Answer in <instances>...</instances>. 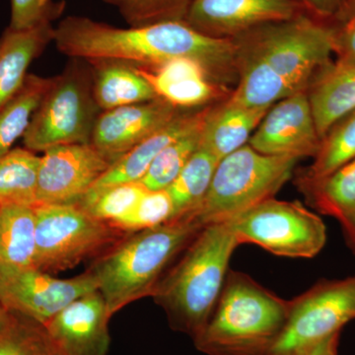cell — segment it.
<instances>
[{
  "instance_id": "6da1fadb",
  "label": "cell",
  "mask_w": 355,
  "mask_h": 355,
  "mask_svg": "<svg viewBox=\"0 0 355 355\" xmlns=\"http://www.w3.org/2000/svg\"><path fill=\"white\" fill-rule=\"evenodd\" d=\"M53 41L72 60L154 67L174 58H190L202 62L220 85L237 78L234 40L212 38L184 22L119 28L84 16H69L53 29Z\"/></svg>"
},
{
  "instance_id": "7a4b0ae2",
  "label": "cell",
  "mask_w": 355,
  "mask_h": 355,
  "mask_svg": "<svg viewBox=\"0 0 355 355\" xmlns=\"http://www.w3.org/2000/svg\"><path fill=\"white\" fill-rule=\"evenodd\" d=\"M239 247L230 220L203 226L153 294L173 330L193 340L209 322L229 272V263Z\"/></svg>"
},
{
  "instance_id": "3957f363",
  "label": "cell",
  "mask_w": 355,
  "mask_h": 355,
  "mask_svg": "<svg viewBox=\"0 0 355 355\" xmlns=\"http://www.w3.org/2000/svg\"><path fill=\"white\" fill-rule=\"evenodd\" d=\"M202 227L196 217L175 219L128 233L96 258L87 270L94 275L110 314L153 296L158 282Z\"/></svg>"
},
{
  "instance_id": "277c9868",
  "label": "cell",
  "mask_w": 355,
  "mask_h": 355,
  "mask_svg": "<svg viewBox=\"0 0 355 355\" xmlns=\"http://www.w3.org/2000/svg\"><path fill=\"white\" fill-rule=\"evenodd\" d=\"M291 300L229 270L209 322L193 340L207 355H266L288 318Z\"/></svg>"
},
{
  "instance_id": "5b68a950",
  "label": "cell",
  "mask_w": 355,
  "mask_h": 355,
  "mask_svg": "<svg viewBox=\"0 0 355 355\" xmlns=\"http://www.w3.org/2000/svg\"><path fill=\"white\" fill-rule=\"evenodd\" d=\"M233 40L238 60L263 70L291 94L307 90L334 53L331 26L305 14L259 26Z\"/></svg>"
},
{
  "instance_id": "8992f818",
  "label": "cell",
  "mask_w": 355,
  "mask_h": 355,
  "mask_svg": "<svg viewBox=\"0 0 355 355\" xmlns=\"http://www.w3.org/2000/svg\"><path fill=\"white\" fill-rule=\"evenodd\" d=\"M298 159L261 154L246 144L219 161L196 214L202 226L230 220L275 198L291 179Z\"/></svg>"
},
{
  "instance_id": "52a82bcc",
  "label": "cell",
  "mask_w": 355,
  "mask_h": 355,
  "mask_svg": "<svg viewBox=\"0 0 355 355\" xmlns=\"http://www.w3.org/2000/svg\"><path fill=\"white\" fill-rule=\"evenodd\" d=\"M73 60L55 76L23 135L25 148L44 153L64 144H90L100 110L93 92L92 67Z\"/></svg>"
},
{
  "instance_id": "ba28073f",
  "label": "cell",
  "mask_w": 355,
  "mask_h": 355,
  "mask_svg": "<svg viewBox=\"0 0 355 355\" xmlns=\"http://www.w3.org/2000/svg\"><path fill=\"white\" fill-rule=\"evenodd\" d=\"M35 268L48 273L72 270L101 256L128 233L99 220L78 205H36Z\"/></svg>"
},
{
  "instance_id": "9c48e42d",
  "label": "cell",
  "mask_w": 355,
  "mask_h": 355,
  "mask_svg": "<svg viewBox=\"0 0 355 355\" xmlns=\"http://www.w3.org/2000/svg\"><path fill=\"white\" fill-rule=\"evenodd\" d=\"M238 244H253L275 256L311 259L323 250L327 228L300 202L272 198L230 219Z\"/></svg>"
},
{
  "instance_id": "30bf717a",
  "label": "cell",
  "mask_w": 355,
  "mask_h": 355,
  "mask_svg": "<svg viewBox=\"0 0 355 355\" xmlns=\"http://www.w3.org/2000/svg\"><path fill=\"white\" fill-rule=\"evenodd\" d=\"M355 320V275L321 280L291 300L282 333L266 355H299Z\"/></svg>"
},
{
  "instance_id": "8fae6325",
  "label": "cell",
  "mask_w": 355,
  "mask_h": 355,
  "mask_svg": "<svg viewBox=\"0 0 355 355\" xmlns=\"http://www.w3.org/2000/svg\"><path fill=\"white\" fill-rule=\"evenodd\" d=\"M97 291L89 270L62 279L34 266H0V302L9 312L43 327L70 303Z\"/></svg>"
},
{
  "instance_id": "7c38bea8",
  "label": "cell",
  "mask_w": 355,
  "mask_h": 355,
  "mask_svg": "<svg viewBox=\"0 0 355 355\" xmlns=\"http://www.w3.org/2000/svg\"><path fill=\"white\" fill-rule=\"evenodd\" d=\"M43 153L39 162L36 205L78 202L112 165L91 144H64Z\"/></svg>"
},
{
  "instance_id": "4fadbf2b",
  "label": "cell",
  "mask_w": 355,
  "mask_h": 355,
  "mask_svg": "<svg viewBox=\"0 0 355 355\" xmlns=\"http://www.w3.org/2000/svg\"><path fill=\"white\" fill-rule=\"evenodd\" d=\"M321 142L307 92L299 91L270 107L248 144L266 155L299 160L314 158Z\"/></svg>"
},
{
  "instance_id": "5bb4252c",
  "label": "cell",
  "mask_w": 355,
  "mask_h": 355,
  "mask_svg": "<svg viewBox=\"0 0 355 355\" xmlns=\"http://www.w3.org/2000/svg\"><path fill=\"white\" fill-rule=\"evenodd\" d=\"M304 14L293 0H195L184 23L212 38L233 39L259 26Z\"/></svg>"
},
{
  "instance_id": "9a60e30c",
  "label": "cell",
  "mask_w": 355,
  "mask_h": 355,
  "mask_svg": "<svg viewBox=\"0 0 355 355\" xmlns=\"http://www.w3.org/2000/svg\"><path fill=\"white\" fill-rule=\"evenodd\" d=\"M111 318L99 291L76 299L44 327L53 354H108Z\"/></svg>"
},
{
  "instance_id": "2e32d148",
  "label": "cell",
  "mask_w": 355,
  "mask_h": 355,
  "mask_svg": "<svg viewBox=\"0 0 355 355\" xmlns=\"http://www.w3.org/2000/svg\"><path fill=\"white\" fill-rule=\"evenodd\" d=\"M180 110L157 98L102 112L96 121L90 144L113 164L172 121L181 113Z\"/></svg>"
},
{
  "instance_id": "e0dca14e",
  "label": "cell",
  "mask_w": 355,
  "mask_h": 355,
  "mask_svg": "<svg viewBox=\"0 0 355 355\" xmlns=\"http://www.w3.org/2000/svg\"><path fill=\"white\" fill-rule=\"evenodd\" d=\"M211 105L196 111H182L172 121L140 142L123 157L113 163L90 189L137 183L144 177L154 159L175 140L198 127L207 118Z\"/></svg>"
},
{
  "instance_id": "ac0fdd59",
  "label": "cell",
  "mask_w": 355,
  "mask_h": 355,
  "mask_svg": "<svg viewBox=\"0 0 355 355\" xmlns=\"http://www.w3.org/2000/svg\"><path fill=\"white\" fill-rule=\"evenodd\" d=\"M321 139L338 121L355 111V62H329L312 79L307 90Z\"/></svg>"
},
{
  "instance_id": "d6986e66",
  "label": "cell",
  "mask_w": 355,
  "mask_h": 355,
  "mask_svg": "<svg viewBox=\"0 0 355 355\" xmlns=\"http://www.w3.org/2000/svg\"><path fill=\"white\" fill-rule=\"evenodd\" d=\"M297 184L313 209L340 222L355 254V159L318 179L298 178Z\"/></svg>"
},
{
  "instance_id": "ffe728a7",
  "label": "cell",
  "mask_w": 355,
  "mask_h": 355,
  "mask_svg": "<svg viewBox=\"0 0 355 355\" xmlns=\"http://www.w3.org/2000/svg\"><path fill=\"white\" fill-rule=\"evenodd\" d=\"M53 21L27 29L8 27L0 37V110L24 83L30 64L53 41Z\"/></svg>"
},
{
  "instance_id": "44dd1931",
  "label": "cell",
  "mask_w": 355,
  "mask_h": 355,
  "mask_svg": "<svg viewBox=\"0 0 355 355\" xmlns=\"http://www.w3.org/2000/svg\"><path fill=\"white\" fill-rule=\"evenodd\" d=\"M268 108H248L230 98L211 105L202 130L200 147L218 161L246 146Z\"/></svg>"
},
{
  "instance_id": "7402d4cb",
  "label": "cell",
  "mask_w": 355,
  "mask_h": 355,
  "mask_svg": "<svg viewBox=\"0 0 355 355\" xmlns=\"http://www.w3.org/2000/svg\"><path fill=\"white\" fill-rule=\"evenodd\" d=\"M92 67L93 92L102 112L157 99L148 81L133 65L100 60Z\"/></svg>"
},
{
  "instance_id": "603a6c76",
  "label": "cell",
  "mask_w": 355,
  "mask_h": 355,
  "mask_svg": "<svg viewBox=\"0 0 355 355\" xmlns=\"http://www.w3.org/2000/svg\"><path fill=\"white\" fill-rule=\"evenodd\" d=\"M36 214L34 205L0 209V266L35 268Z\"/></svg>"
},
{
  "instance_id": "cb8c5ba5",
  "label": "cell",
  "mask_w": 355,
  "mask_h": 355,
  "mask_svg": "<svg viewBox=\"0 0 355 355\" xmlns=\"http://www.w3.org/2000/svg\"><path fill=\"white\" fill-rule=\"evenodd\" d=\"M219 161L200 147L179 176L166 189L174 209L172 220L196 217L207 196Z\"/></svg>"
},
{
  "instance_id": "d4e9b609",
  "label": "cell",
  "mask_w": 355,
  "mask_h": 355,
  "mask_svg": "<svg viewBox=\"0 0 355 355\" xmlns=\"http://www.w3.org/2000/svg\"><path fill=\"white\" fill-rule=\"evenodd\" d=\"M55 77L28 74L20 90L0 110V156L12 149L16 140L25 135Z\"/></svg>"
},
{
  "instance_id": "484cf974",
  "label": "cell",
  "mask_w": 355,
  "mask_h": 355,
  "mask_svg": "<svg viewBox=\"0 0 355 355\" xmlns=\"http://www.w3.org/2000/svg\"><path fill=\"white\" fill-rule=\"evenodd\" d=\"M40 157L27 148H12L0 156V209L36 205Z\"/></svg>"
},
{
  "instance_id": "4316f807",
  "label": "cell",
  "mask_w": 355,
  "mask_h": 355,
  "mask_svg": "<svg viewBox=\"0 0 355 355\" xmlns=\"http://www.w3.org/2000/svg\"><path fill=\"white\" fill-rule=\"evenodd\" d=\"M355 159V111L334 125L322 139L312 164L299 179L314 180L326 176Z\"/></svg>"
},
{
  "instance_id": "83f0119b",
  "label": "cell",
  "mask_w": 355,
  "mask_h": 355,
  "mask_svg": "<svg viewBox=\"0 0 355 355\" xmlns=\"http://www.w3.org/2000/svg\"><path fill=\"white\" fill-rule=\"evenodd\" d=\"M205 121L169 144L154 159L153 164L139 181L146 190L160 191L169 188L191 156L200 148Z\"/></svg>"
},
{
  "instance_id": "f1b7e54d",
  "label": "cell",
  "mask_w": 355,
  "mask_h": 355,
  "mask_svg": "<svg viewBox=\"0 0 355 355\" xmlns=\"http://www.w3.org/2000/svg\"><path fill=\"white\" fill-rule=\"evenodd\" d=\"M146 191L139 182L92 189L76 205L95 218L113 223L128 216Z\"/></svg>"
},
{
  "instance_id": "f546056e",
  "label": "cell",
  "mask_w": 355,
  "mask_h": 355,
  "mask_svg": "<svg viewBox=\"0 0 355 355\" xmlns=\"http://www.w3.org/2000/svg\"><path fill=\"white\" fill-rule=\"evenodd\" d=\"M158 98L178 109H196L210 105L223 95L224 86L207 76H184L169 81H149Z\"/></svg>"
},
{
  "instance_id": "4dcf8cb0",
  "label": "cell",
  "mask_w": 355,
  "mask_h": 355,
  "mask_svg": "<svg viewBox=\"0 0 355 355\" xmlns=\"http://www.w3.org/2000/svg\"><path fill=\"white\" fill-rule=\"evenodd\" d=\"M114 7L130 27L184 22L195 0H103Z\"/></svg>"
},
{
  "instance_id": "1f68e13d",
  "label": "cell",
  "mask_w": 355,
  "mask_h": 355,
  "mask_svg": "<svg viewBox=\"0 0 355 355\" xmlns=\"http://www.w3.org/2000/svg\"><path fill=\"white\" fill-rule=\"evenodd\" d=\"M173 214L174 209L167 190H147L128 216L110 224L123 232L135 233L171 221Z\"/></svg>"
},
{
  "instance_id": "d6a6232c",
  "label": "cell",
  "mask_w": 355,
  "mask_h": 355,
  "mask_svg": "<svg viewBox=\"0 0 355 355\" xmlns=\"http://www.w3.org/2000/svg\"><path fill=\"white\" fill-rule=\"evenodd\" d=\"M16 316L10 329L0 336V355H53L44 327Z\"/></svg>"
},
{
  "instance_id": "836d02e7",
  "label": "cell",
  "mask_w": 355,
  "mask_h": 355,
  "mask_svg": "<svg viewBox=\"0 0 355 355\" xmlns=\"http://www.w3.org/2000/svg\"><path fill=\"white\" fill-rule=\"evenodd\" d=\"M64 2H53L44 7L41 0H11V21L12 29H27L44 21H53L62 13Z\"/></svg>"
},
{
  "instance_id": "e575fe53",
  "label": "cell",
  "mask_w": 355,
  "mask_h": 355,
  "mask_svg": "<svg viewBox=\"0 0 355 355\" xmlns=\"http://www.w3.org/2000/svg\"><path fill=\"white\" fill-rule=\"evenodd\" d=\"M305 15L327 25L336 24L349 0H293Z\"/></svg>"
},
{
  "instance_id": "d590c367",
  "label": "cell",
  "mask_w": 355,
  "mask_h": 355,
  "mask_svg": "<svg viewBox=\"0 0 355 355\" xmlns=\"http://www.w3.org/2000/svg\"><path fill=\"white\" fill-rule=\"evenodd\" d=\"M333 28L334 53L336 60L355 62V17Z\"/></svg>"
},
{
  "instance_id": "8d00e7d4",
  "label": "cell",
  "mask_w": 355,
  "mask_h": 355,
  "mask_svg": "<svg viewBox=\"0 0 355 355\" xmlns=\"http://www.w3.org/2000/svg\"><path fill=\"white\" fill-rule=\"evenodd\" d=\"M340 334L331 336L323 342L318 343L315 347L305 350L299 355H338V343Z\"/></svg>"
},
{
  "instance_id": "74e56055",
  "label": "cell",
  "mask_w": 355,
  "mask_h": 355,
  "mask_svg": "<svg viewBox=\"0 0 355 355\" xmlns=\"http://www.w3.org/2000/svg\"><path fill=\"white\" fill-rule=\"evenodd\" d=\"M16 315L9 312L8 310L0 302V336L3 335L7 330L10 329L16 320Z\"/></svg>"
},
{
  "instance_id": "f35d334b",
  "label": "cell",
  "mask_w": 355,
  "mask_h": 355,
  "mask_svg": "<svg viewBox=\"0 0 355 355\" xmlns=\"http://www.w3.org/2000/svg\"><path fill=\"white\" fill-rule=\"evenodd\" d=\"M354 17H355V0H349L347 8L345 9L340 17L336 21V24L331 26L342 24L345 21L352 19Z\"/></svg>"
},
{
  "instance_id": "ab89813d",
  "label": "cell",
  "mask_w": 355,
  "mask_h": 355,
  "mask_svg": "<svg viewBox=\"0 0 355 355\" xmlns=\"http://www.w3.org/2000/svg\"><path fill=\"white\" fill-rule=\"evenodd\" d=\"M53 1H51V0H41V4L44 7L51 6V4L53 3Z\"/></svg>"
}]
</instances>
